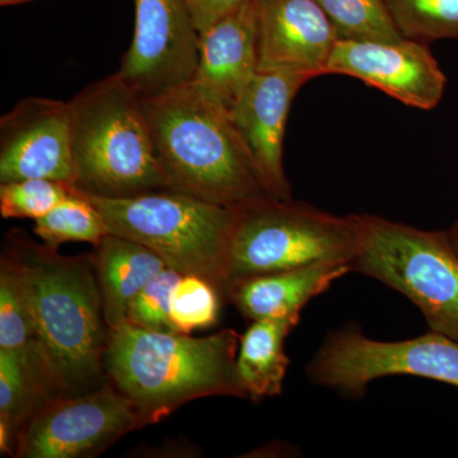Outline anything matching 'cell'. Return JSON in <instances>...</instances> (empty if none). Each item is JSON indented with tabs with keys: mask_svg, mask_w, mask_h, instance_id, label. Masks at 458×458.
<instances>
[{
	"mask_svg": "<svg viewBox=\"0 0 458 458\" xmlns=\"http://www.w3.org/2000/svg\"><path fill=\"white\" fill-rule=\"evenodd\" d=\"M141 102L170 190L227 208L273 198L231 114L197 83Z\"/></svg>",
	"mask_w": 458,
	"mask_h": 458,
	"instance_id": "obj_1",
	"label": "cell"
},
{
	"mask_svg": "<svg viewBox=\"0 0 458 458\" xmlns=\"http://www.w3.org/2000/svg\"><path fill=\"white\" fill-rule=\"evenodd\" d=\"M47 369L63 394L101 386L108 330L92 255L65 258L25 234L9 236Z\"/></svg>",
	"mask_w": 458,
	"mask_h": 458,
	"instance_id": "obj_2",
	"label": "cell"
},
{
	"mask_svg": "<svg viewBox=\"0 0 458 458\" xmlns=\"http://www.w3.org/2000/svg\"><path fill=\"white\" fill-rule=\"evenodd\" d=\"M240 343L241 335L233 328L192 337L125 322L108 334L105 375L149 426L194 400L247 399L237 370Z\"/></svg>",
	"mask_w": 458,
	"mask_h": 458,
	"instance_id": "obj_3",
	"label": "cell"
},
{
	"mask_svg": "<svg viewBox=\"0 0 458 458\" xmlns=\"http://www.w3.org/2000/svg\"><path fill=\"white\" fill-rule=\"evenodd\" d=\"M69 104L75 188L111 199L170 190L143 102L119 72L89 84Z\"/></svg>",
	"mask_w": 458,
	"mask_h": 458,
	"instance_id": "obj_4",
	"label": "cell"
},
{
	"mask_svg": "<svg viewBox=\"0 0 458 458\" xmlns=\"http://www.w3.org/2000/svg\"><path fill=\"white\" fill-rule=\"evenodd\" d=\"M83 194L102 214L110 233L148 247L182 276L192 274L208 280L225 300L234 208L208 203L174 190L122 199Z\"/></svg>",
	"mask_w": 458,
	"mask_h": 458,
	"instance_id": "obj_5",
	"label": "cell"
},
{
	"mask_svg": "<svg viewBox=\"0 0 458 458\" xmlns=\"http://www.w3.org/2000/svg\"><path fill=\"white\" fill-rule=\"evenodd\" d=\"M234 209L225 300L243 280L322 261H345L352 267L357 255L361 216H333L292 199L274 198Z\"/></svg>",
	"mask_w": 458,
	"mask_h": 458,
	"instance_id": "obj_6",
	"label": "cell"
},
{
	"mask_svg": "<svg viewBox=\"0 0 458 458\" xmlns=\"http://www.w3.org/2000/svg\"><path fill=\"white\" fill-rule=\"evenodd\" d=\"M352 271L405 295L430 330L458 343V252L448 233L361 216Z\"/></svg>",
	"mask_w": 458,
	"mask_h": 458,
	"instance_id": "obj_7",
	"label": "cell"
},
{
	"mask_svg": "<svg viewBox=\"0 0 458 458\" xmlns=\"http://www.w3.org/2000/svg\"><path fill=\"white\" fill-rule=\"evenodd\" d=\"M313 384L360 397L367 386L388 376H414L458 387V343L432 333L401 342L369 339L349 327L322 344L307 369Z\"/></svg>",
	"mask_w": 458,
	"mask_h": 458,
	"instance_id": "obj_8",
	"label": "cell"
},
{
	"mask_svg": "<svg viewBox=\"0 0 458 458\" xmlns=\"http://www.w3.org/2000/svg\"><path fill=\"white\" fill-rule=\"evenodd\" d=\"M146 426L134 403L107 382L42 406L18 433L14 457H96Z\"/></svg>",
	"mask_w": 458,
	"mask_h": 458,
	"instance_id": "obj_9",
	"label": "cell"
},
{
	"mask_svg": "<svg viewBox=\"0 0 458 458\" xmlns=\"http://www.w3.org/2000/svg\"><path fill=\"white\" fill-rule=\"evenodd\" d=\"M135 26L119 74L141 99L191 82L199 32L185 0H134Z\"/></svg>",
	"mask_w": 458,
	"mask_h": 458,
	"instance_id": "obj_10",
	"label": "cell"
},
{
	"mask_svg": "<svg viewBox=\"0 0 458 458\" xmlns=\"http://www.w3.org/2000/svg\"><path fill=\"white\" fill-rule=\"evenodd\" d=\"M25 179L75 186L69 102L27 98L0 120V183Z\"/></svg>",
	"mask_w": 458,
	"mask_h": 458,
	"instance_id": "obj_11",
	"label": "cell"
},
{
	"mask_svg": "<svg viewBox=\"0 0 458 458\" xmlns=\"http://www.w3.org/2000/svg\"><path fill=\"white\" fill-rule=\"evenodd\" d=\"M327 74L358 78L408 106L429 110L441 101L445 77L424 42L337 40Z\"/></svg>",
	"mask_w": 458,
	"mask_h": 458,
	"instance_id": "obj_12",
	"label": "cell"
},
{
	"mask_svg": "<svg viewBox=\"0 0 458 458\" xmlns=\"http://www.w3.org/2000/svg\"><path fill=\"white\" fill-rule=\"evenodd\" d=\"M258 73L327 74L337 40L316 0H255Z\"/></svg>",
	"mask_w": 458,
	"mask_h": 458,
	"instance_id": "obj_13",
	"label": "cell"
},
{
	"mask_svg": "<svg viewBox=\"0 0 458 458\" xmlns=\"http://www.w3.org/2000/svg\"><path fill=\"white\" fill-rule=\"evenodd\" d=\"M311 78L298 72L258 73L231 113L234 128L271 197L280 200L292 199L283 167L286 119L298 90Z\"/></svg>",
	"mask_w": 458,
	"mask_h": 458,
	"instance_id": "obj_14",
	"label": "cell"
},
{
	"mask_svg": "<svg viewBox=\"0 0 458 458\" xmlns=\"http://www.w3.org/2000/svg\"><path fill=\"white\" fill-rule=\"evenodd\" d=\"M258 74L255 0L199 33L198 84L229 114Z\"/></svg>",
	"mask_w": 458,
	"mask_h": 458,
	"instance_id": "obj_15",
	"label": "cell"
},
{
	"mask_svg": "<svg viewBox=\"0 0 458 458\" xmlns=\"http://www.w3.org/2000/svg\"><path fill=\"white\" fill-rule=\"evenodd\" d=\"M351 271L349 262L322 261L264 274L238 283L229 292L227 301L251 321L293 319L300 322L306 304Z\"/></svg>",
	"mask_w": 458,
	"mask_h": 458,
	"instance_id": "obj_16",
	"label": "cell"
},
{
	"mask_svg": "<svg viewBox=\"0 0 458 458\" xmlns=\"http://www.w3.org/2000/svg\"><path fill=\"white\" fill-rule=\"evenodd\" d=\"M92 260L108 330L128 322L126 316L135 295L167 267L152 250L114 233L95 246Z\"/></svg>",
	"mask_w": 458,
	"mask_h": 458,
	"instance_id": "obj_17",
	"label": "cell"
},
{
	"mask_svg": "<svg viewBox=\"0 0 458 458\" xmlns=\"http://www.w3.org/2000/svg\"><path fill=\"white\" fill-rule=\"evenodd\" d=\"M297 325L293 319H258L241 335L237 370L247 399L258 401L282 394L289 364L285 337Z\"/></svg>",
	"mask_w": 458,
	"mask_h": 458,
	"instance_id": "obj_18",
	"label": "cell"
},
{
	"mask_svg": "<svg viewBox=\"0 0 458 458\" xmlns=\"http://www.w3.org/2000/svg\"><path fill=\"white\" fill-rule=\"evenodd\" d=\"M0 349L17 352L57 388L42 357L22 271L11 249L0 264Z\"/></svg>",
	"mask_w": 458,
	"mask_h": 458,
	"instance_id": "obj_19",
	"label": "cell"
},
{
	"mask_svg": "<svg viewBox=\"0 0 458 458\" xmlns=\"http://www.w3.org/2000/svg\"><path fill=\"white\" fill-rule=\"evenodd\" d=\"M59 397L56 388L17 352L0 349V420L12 428L16 441L35 412Z\"/></svg>",
	"mask_w": 458,
	"mask_h": 458,
	"instance_id": "obj_20",
	"label": "cell"
},
{
	"mask_svg": "<svg viewBox=\"0 0 458 458\" xmlns=\"http://www.w3.org/2000/svg\"><path fill=\"white\" fill-rule=\"evenodd\" d=\"M33 232L45 245L54 250L68 242H87L96 246L110 233L98 208L75 186L68 198L35 221Z\"/></svg>",
	"mask_w": 458,
	"mask_h": 458,
	"instance_id": "obj_21",
	"label": "cell"
},
{
	"mask_svg": "<svg viewBox=\"0 0 458 458\" xmlns=\"http://www.w3.org/2000/svg\"><path fill=\"white\" fill-rule=\"evenodd\" d=\"M339 40H403L386 0H316Z\"/></svg>",
	"mask_w": 458,
	"mask_h": 458,
	"instance_id": "obj_22",
	"label": "cell"
},
{
	"mask_svg": "<svg viewBox=\"0 0 458 458\" xmlns=\"http://www.w3.org/2000/svg\"><path fill=\"white\" fill-rule=\"evenodd\" d=\"M386 4L409 40L458 38V0H386Z\"/></svg>",
	"mask_w": 458,
	"mask_h": 458,
	"instance_id": "obj_23",
	"label": "cell"
},
{
	"mask_svg": "<svg viewBox=\"0 0 458 458\" xmlns=\"http://www.w3.org/2000/svg\"><path fill=\"white\" fill-rule=\"evenodd\" d=\"M222 301L212 283L192 274L181 276L171 294L172 324L180 334L212 327L218 322Z\"/></svg>",
	"mask_w": 458,
	"mask_h": 458,
	"instance_id": "obj_24",
	"label": "cell"
},
{
	"mask_svg": "<svg viewBox=\"0 0 458 458\" xmlns=\"http://www.w3.org/2000/svg\"><path fill=\"white\" fill-rule=\"evenodd\" d=\"M74 186L47 179H25L0 183L3 218L38 221L73 192Z\"/></svg>",
	"mask_w": 458,
	"mask_h": 458,
	"instance_id": "obj_25",
	"label": "cell"
},
{
	"mask_svg": "<svg viewBox=\"0 0 458 458\" xmlns=\"http://www.w3.org/2000/svg\"><path fill=\"white\" fill-rule=\"evenodd\" d=\"M181 276L168 267L157 274L131 301L126 321L157 333H177L170 316L171 294Z\"/></svg>",
	"mask_w": 458,
	"mask_h": 458,
	"instance_id": "obj_26",
	"label": "cell"
},
{
	"mask_svg": "<svg viewBox=\"0 0 458 458\" xmlns=\"http://www.w3.org/2000/svg\"><path fill=\"white\" fill-rule=\"evenodd\" d=\"M246 2L247 0H185L199 33L205 31L208 27Z\"/></svg>",
	"mask_w": 458,
	"mask_h": 458,
	"instance_id": "obj_27",
	"label": "cell"
},
{
	"mask_svg": "<svg viewBox=\"0 0 458 458\" xmlns=\"http://www.w3.org/2000/svg\"><path fill=\"white\" fill-rule=\"evenodd\" d=\"M448 236H450L452 245H454L458 252V222L454 225V227L452 228V231L448 232Z\"/></svg>",
	"mask_w": 458,
	"mask_h": 458,
	"instance_id": "obj_28",
	"label": "cell"
},
{
	"mask_svg": "<svg viewBox=\"0 0 458 458\" xmlns=\"http://www.w3.org/2000/svg\"><path fill=\"white\" fill-rule=\"evenodd\" d=\"M31 0H0V5L3 7H8V5L22 4V3H29Z\"/></svg>",
	"mask_w": 458,
	"mask_h": 458,
	"instance_id": "obj_29",
	"label": "cell"
}]
</instances>
